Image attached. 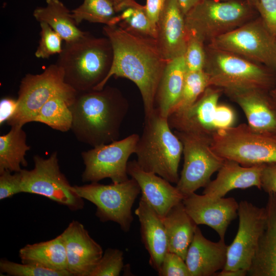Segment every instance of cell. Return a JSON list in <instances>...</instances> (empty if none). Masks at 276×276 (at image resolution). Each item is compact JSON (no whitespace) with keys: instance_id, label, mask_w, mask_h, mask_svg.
Wrapping results in <instances>:
<instances>
[{"instance_id":"cell-1","label":"cell","mask_w":276,"mask_h":276,"mask_svg":"<svg viewBox=\"0 0 276 276\" xmlns=\"http://www.w3.org/2000/svg\"><path fill=\"white\" fill-rule=\"evenodd\" d=\"M103 33L111 42L113 61L107 76L96 89L103 88L112 76L127 78L140 91L145 116L150 114L155 108L157 88L169 60L154 38L129 32L118 25H105Z\"/></svg>"},{"instance_id":"cell-2","label":"cell","mask_w":276,"mask_h":276,"mask_svg":"<svg viewBox=\"0 0 276 276\" xmlns=\"http://www.w3.org/2000/svg\"><path fill=\"white\" fill-rule=\"evenodd\" d=\"M69 107L73 118L71 130L76 139L95 147L119 140L129 105L119 89L105 86L77 92Z\"/></svg>"},{"instance_id":"cell-3","label":"cell","mask_w":276,"mask_h":276,"mask_svg":"<svg viewBox=\"0 0 276 276\" xmlns=\"http://www.w3.org/2000/svg\"><path fill=\"white\" fill-rule=\"evenodd\" d=\"M113 50L107 37H95L87 32L65 42L56 64L64 73L65 82L77 92L96 89L112 66Z\"/></svg>"},{"instance_id":"cell-4","label":"cell","mask_w":276,"mask_h":276,"mask_svg":"<svg viewBox=\"0 0 276 276\" xmlns=\"http://www.w3.org/2000/svg\"><path fill=\"white\" fill-rule=\"evenodd\" d=\"M134 154L137 164L143 170L177 183L182 144L172 132L168 118L155 108L150 114L145 116L142 134Z\"/></svg>"},{"instance_id":"cell-5","label":"cell","mask_w":276,"mask_h":276,"mask_svg":"<svg viewBox=\"0 0 276 276\" xmlns=\"http://www.w3.org/2000/svg\"><path fill=\"white\" fill-rule=\"evenodd\" d=\"M204 72L209 86L223 93L251 89L270 91L276 83V73L266 66L237 54L205 44Z\"/></svg>"},{"instance_id":"cell-6","label":"cell","mask_w":276,"mask_h":276,"mask_svg":"<svg viewBox=\"0 0 276 276\" xmlns=\"http://www.w3.org/2000/svg\"><path fill=\"white\" fill-rule=\"evenodd\" d=\"M211 148L223 159L245 167L276 164V132L257 131L246 123L216 130Z\"/></svg>"},{"instance_id":"cell-7","label":"cell","mask_w":276,"mask_h":276,"mask_svg":"<svg viewBox=\"0 0 276 276\" xmlns=\"http://www.w3.org/2000/svg\"><path fill=\"white\" fill-rule=\"evenodd\" d=\"M245 1L201 0L185 15L187 32L205 44L255 18Z\"/></svg>"},{"instance_id":"cell-8","label":"cell","mask_w":276,"mask_h":276,"mask_svg":"<svg viewBox=\"0 0 276 276\" xmlns=\"http://www.w3.org/2000/svg\"><path fill=\"white\" fill-rule=\"evenodd\" d=\"M77 91L67 84L62 69L56 63L49 65L39 74H27L21 80L18 91L17 107L7 124L22 127L32 122L42 106L55 96L73 102Z\"/></svg>"},{"instance_id":"cell-9","label":"cell","mask_w":276,"mask_h":276,"mask_svg":"<svg viewBox=\"0 0 276 276\" xmlns=\"http://www.w3.org/2000/svg\"><path fill=\"white\" fill-rule=\"evenodd\" d=\"M72 189L80 197L96 205V215L101 221L114 222L124 232L130 230L133 220L132 207L141 192L134 179L131 178L122 182L110 185L98 182L75 185Z\"/></svg>"},{"instance_id":"cell-10","label":"cell","mask_w":276,"mask_h":276,"mask_svg":"<svg viewBox=\"0 0 276 276\" xmlns=\"http://www.w3.org/2000/svg\"><path fill=\"white\" fill-rule=\"evenodd\" d=\"M264 65L276 73V35L260 16L206 44Z\"/></svg>"},{"instance_id":"cell-11","label":"cell","mask_w":276,"mask_h":276,"mask_svg":"<svg viewBox=\"0 0 276 276\" xmlns=\"http://www.w3.org/2000/svg\"><path fill=\"white\" fill-rule=\"evenodd\" d=\"M182 144L183 165L176 188L184 198L205 187L225 159L211 148L212 137L174 131Z\"/></svg>"},{"instance_id":"cell-12","label":"cell","mask_w":276,"mask_h":276,"mask_svg":"<svg viewBox=\"0 0 276 276\" xmlns=\"http://www.w3.org/2000/svg\"><path fill=\"white\" fill-rule=\"evenodd\" d=\"M33 160V169L20 171L22 193L44 196L71 210L83 208V199L72 190V186L60 170L56 151L47 158L35 155Z\"/></svg>"},{"instance_id":"cell-13","label":"cell","mask_w":276,"mask_h":276,"mask_svg":"<svg viewBox=\"0 0 276 276\" xmlns=\"http://www.w3.org/2000/svg\"><path fill=\"white\" fill-rule=\"evenodd\" d=\"M140 135L132 134L110 143L101 145L83 151L85 165L82 174L83 182H98L109 178L112 183L127 180V164L129 157L135 153Z\"/></svg>"},{"instance_id":"cell-14","label":"cell","mask_w":276,"mask_h":276,"mask_svg":"<svg viewBox=\"0 0 276 276\" xmlns=\"http://www.w3.org/2000/svg\"><path fill=\"white\" fill-rule=\"evenodd\" d=\"M239 227L231 244L228 245L226 270L248 271L256 252L266 222L265 208L246 201L239 203Z\"/></svg>"},{"instance_id":"cell-15","label":"cell","mask_w":276,"mask_h":276,"mask_svg":"<svg viewBox=\"0 0 276 276\" xmlns=\"http://www.w3.org/2000/svg\"><path fill=\"white\" fill-rule=\"evenodd\" d=\"M223 90L209 86L189 107L170 113V127L174 131L212 137L217 130L215 125L216 109Z\"/></svg>"},{"instance_id":"cell-16","label":"cell","mask_w":276,"mask_h":276,"mask_svg":"<svg viewBox=\"0 0 276 276\" xmlns=\"http://www.w3.org/2000/svg\"><path fill=\"white\" fill-rule=\"evenodd\" d=\"M182 203L189 215L198 225H208L225 240L226 229L238 216L239 203L233 197L210 198L204 194L193 193L185 197Z\"/></svg>"},{"instance_id":"cell-17","label":"cell","mask_w":276,"mask_h":276,"mask_svg":"<svg viewBox=\"0 0 276 276\" xmlns=\"http://www.w3.org/2000/svg\"><path fill=\"white\" fill-rule=\"evenodd\" d=\"M61 235L65 247L67 270L72 276H89L103 254L101 245L77 221L71 222Z\"/></svg>"},{"instance_id":"cell-18","label":"cell","mask_w":276,"mask_h":276,"mask_svg":"<svg viewBox=\"0 0 276 276\" xmlns=\"http://www.w3.org/2000/svg\"><path fill=\"white\" fill-rule=\"evenodd\" d=\"M127 173L137 182L141 197L161 218L184 199L176 187L156 174L143 170L136 160L128 162Z\"/></svg>"},{"instance_id":"cell-19","label":"cell","mask_w":276,"mask_h":276,"mask_svg":"<svg viewBox=\"0 0 276 276\" xmlns=\"http://www.w3.org/2000/svg\"><path fill=\"white\" fill-rule=\"evenodd\" d=\"M156 29V40L168 60L184 56L188 32L185 15L177 0H165Z\"/></svg>"},{"instance_id":"cell-20","label":"cell","mask_w":276,"mask_h":276,"mask_svg":"<svg viewBox=\"0 0 276 276\" xmlns=\"http://www.w3.org/2000/svg\"><path fill=\"white\" fill-rule=\"evenodd\" d=\"M224 93L241 108L250 127L262 132H276V106L269 91L251 89Z\"/></svg>"},{"instance_id":"cell-21","label":"cell","mask_w":276,"mask_h":276,"mask_svg":"<svg viewBox=\"0 0 276 276\" xmlns=\"http://www.w3.org/2000/svg\"><path fill=\"white\" fill-rule=\"evenodd\" d=\"M228 245L225 240L211 241L197 226L185 259L191 276H214L225 267Z\"/></svg>"},{"instance_id":"cell-22","label":"cell","mask_w":276,"mask_h":276,"mask_svg":"<svg viewBox=\"0 0 276 276\" xmlns=\"http://www.w3.org/2000/svg\"><path fill=\"white\" fill-rule=\"evenodd\" d=\"M264 165L245 167L234 160L225 159L216 178L204 187L203 194L215 199L223 197L234 189L252 187L261 189V176Z\"/></svg>"},{"instance_id":"cell-23","label":"cell","mask_w":276,"mask_h":276,"mask_svg":"<svg viewBox=\"0 0 276 276\" xmlns=\"http://www.w3.org/2000/svg\"><path fill=\"white\" fill-rule=\"evenodd\" d=\"M141 225L142 242L149 255V264L157 272L168 251V240L162 218L141 197L135 210Z\"/></svg>"},{"instance_id":"cell-24","label":"cell","mask_w":276,"mask_h":276,"mask_svg":"<svg viewBox=\"0 0 276 276\" xmlns=\"http://www.w3.org/2000/svg\"><path fill=\"white\" fill-rule=\"evenodd\" d=\"M266 222L247 275L276 276V194H268Z\"/></svg>"},{"instance_id":"cell-25","label":"cell","mask_w":276,"mask_h":276,"mask_svg":"<svg viewBox=\"0 0 276 276\" xmlns=\"http://www.w3.org/2000/svg\"><path fill=\"white\" fill-rule=\"evenodd\" d=\"M188 69L184 56L168 61L159 81L155 98V108L168 118L181 95Z\"/></svg>"},{"instance_id":"cell-26","label":"cell","mask_w":276,"mask_h":276,"mask_svg":"<svg viewBox=\"0 0 276 276\" xmlns=\"http://www.w3.org/2000/svg\"><path fill=\"white\" fill-rule=\"evenodd\" d=\"M162 218L167 234L168 251L185 260L198 225L186 212L182 201L173 206Z\"/></svg>"},{"instance_id":"cell-27","label":"cell","mask_w":276,"mask_h":276,"mask_svg":"<svg viewBox=\"0 0 276 276\" xmlns=\"http://www.w3.org/2000/svg\"><path fill=\"white\" fill-rule=\"evenodd\" d=\"M19 256L22 263L36 264L57 271H68L61 234L49 241L25 245L19 250Z\"/></svg>"},{"instance_id":"cell-28","label":"cell","mask_w":276,"mask_h":276,"mask_svg":"<svg viewBox=\"0 0 276 276\" xmlns=\"http://www.w3.org/2000/svg\"><path fill=\"white\" fill-rule=\"evenodd\" d=\"M34 18L40 22L48 24L65 42L75 40L87 32L78 28L71 11L60 0H46V5L34 10Z\"/></svg>"},{"instance_id":"cell-29","label":"cell","mask_w":276,"mask_h":276,"mask_svg":"<svg viewBox=\"0 0 276 276\" xmlns=\"http://www.w3.org/2000/svg\"><path fill=\"white\" fill-rule=\"evenodd\" d=\"M26 141L27 134L19 126H12L7 133L0 136V172H18L22 170L21 166H27L25 155L31 147Z\"/></svg>"},{"instance_id":"cell-30","label":"cell","mask_w":276,"mask_h":276,"mask_svg":"<svg viewBox=\"0 0 276 276\" xmlns=\"http://www.w3.org/2000/svg\"><path fill=\"white\" fill-rule=\"evenodd\" d=\"M71 13L78 26L83 20L107 26L117 25L119 22L118 15L110 0H84Z\"/></svg>"},{"instance_id":"cell-31","label":"cell","mask_w":276,"mask_h":276,"mask_svg":"<svg viewBox=\"0 0 276 276\" xmlns=\"http://www.w3.org/2000/svg\"><path fill=\"white\" fill-rule=\"evenodd\" d=\"M72 114L67 101L61 96H55L40 108L33 122L45 124L61 131L71 130Z\"/></svg>"},{"instance_id":"cell-32","label":"cell","mask_w":276,"mask_h":276,"mask_svg":"<svg viewBox=\"0 0 276 276\" xmlns=\"http://www.w3.org/2000/svg\"><path fill=\"white\" fill-rule=\"evenodd\" d=\"M117 25L125 30L144 36L156 38L157 29L147 16L145 6L130 7L118 15Z\"/></svg>"},{"instance_id":"cell-33","label":"cell","mask_w":276,"mask_h":276,"mask_svg":"<svg viewBox=\"0 0 276 276\" xmlns=\"http://www.w3.org/2000/svg\"><path fill=\"white\" fill-rule=\"evenodd\" d=\"M208 86L209 77L204 70L188 71L180 98L169 114L191 105Z\"/></svg>"},{"instance_id":"cell-34","label":"cell","mask_w":276,"mask_h":276,"mask_svg":"<svg viewBox=\"0 0 276 276\" xmlns=\"http://www.w3.org/2000/svg\"><path fill=\"white\" fill-rule=\"evenodd\" d=\"M2 273L13 276H72L68 271H57L27 263H17L7 260L0 261Z\"/></svg>"},{"instance_id":"cell-35","label":"cell","mask_w":276,"mask_h":276,"mask_svg":"<svg viewBox=\"0 0 276 276\" xmlns=\"http://www.w3.org/2000/svg\"><path fill=\"white\" fill-rule=\"evenodd\" d=\"M123 266V251L118 249L108 248L89 276H118Z\"/></svg>"},{"instance_id":"cell-36","label":"cell","mask_w":276,"mask_h":276,"mask_svg":"<svg viewBox=\"0 0 276 276\" xmlns=\"http://www.w3.org/2000/svg\"><path fill=\"white\" fill-rule=\"evenodd\" d=\"M40 39L35 53V56L47 59L53 55L59 54L63 48L62 38L47 23L40 22Z\"/></svg>"},{"instance_id":"cell-37","label":"cell","mask_w":276,"mask_h":276,"mask_svg":"<svg viewBox=\"0 0 276 276\" xmlns=\"http://www.w3.org/2000/svg\"><path fill=\"white\" fill-rule=\"evenodd\" d=\"M205 44L199 38L188 33L184 57L188 71H199L204 70L206 61Z\"/></svg>"},{"instance_id":"cell-38","label":"cell","mask_w":276,"mask_h":276,"mask_svg":"<svg viewBox=\"0 0 276 276\" xmlns=\"http://www.w3.org/2000/svg\"><path fill=\"white\" fill-rule=\"evenodd\" d=\"M157 273L160 276H191L185 260L179 255L168 251Z\"/></svg>"},{"instance_id":"cell-39","label":"cell","mask_w":276,"mask_h":276,"mask_svg":"<svg viewBox=\"0 0 276 276\" xmlns=\"http://www.w3.org/2000/svg\"><path fill=\"white\" fill-rule=\"evenodd\" d=\"M20 171L15 172L14 174H12V172L8 170H4L0 172L1 200L22 193Z\"/></svg>"},{"instance_id":"cell-40","label":"cell","mask_w":276,"mask_h":276,"mask_svg":"<svg viewBox=\"0 0 276 276\" xmlns=\"http://www.w3.org/2000/svg\"><path fill=\"white\" fill-rule=\"evenodd\" d=\"M256 10L267 27L276 35V0H258Z\"/></svg>"},{"instance_id":"cell-41","label":"cell","mask_w":276,"mask_h":276,"mask_svg":"<svg viewBox=\"0 0 276 276\" xmlns=\"http://www.w3.org/2000/svg\"><path fill=\"white\" fill-rule=\"evenodd\" d=\"M261 188L267 194H276V164L264 165L261 176Z\"/></svg>"},{"instance_id":"cell-42","label":"cell","mask_w":276,"mask_h":276,"mask_svg":"<svg viewBox=\"0 0 276 276\" xmlns=\"http://www.w3.org/2000/svg\"><path fill=\"white\" fill-rule=\"evenodd\" d=\"M235 119L234 112L230 107L224 104L218 105L215 119L217 130L234 126Z\"/></svg>"},{"instance_id":"cell-43","label":"cell","mask_w":276,"mask_h":276,"mask_svg":"<svg viewBox=\"0 0 276 276\" xmlns=\"http://www.w3.org/2000/svg\"><path fill=\"white\" fill-rule=\"evenodd\" d=\"M17 107V99L7 97L0 102V124L9 120L15 112Z\"/></svg>"},{"instance_id":"cell-44","label":"cell","mask_w":276,"mask_h":276,"mask_svg":"<svg viewBox=\"0 0 276 276\" xmlns=\"http://www.w3.org/2000/svg\"><path fill=\"white\" fill-rule=\"evenodd\" d=\"M163 0H146L145 6L146 13L151 22L156 26L163 9Z\"/></svg>"},{"instance_id":"cell-45","label":"cell","mask_w":276,"mask_h":276,"mask_svg":"<svg viewBox=\"0 0 276 276\" xmlns=\"http://www.w3.org/2000/svg\"><path fill=\"white\" fill-rule=\"evenodd\" d=\"M113 4L117 13L122 12L130 7H139L141 5L135 0H110Z\"/></svg>"},{"instance_id":"cell-46","label":"cell","mask_w":276,"mask_h":276,"mask_svg":"<svg viewBox=\"0 0 276 276\" xmlns=\"http://www.w3.org/2000/svg\"><path fill=\"white\" fill-rule=\"evenodd\" d=\"M185 15L201 0H177Z\"/></svg>"},{"instance_id":"cell-47","label":"cell","mask_w":276,"mask_h":276,"mask_svg":"<svg viewBox=\"0 0 276 276\" xmlns=\"http://www.w3.org/2000/svg\"><path fill=\"white\" fill-rule=\"evenodd\" d=\"M247 271L243 270H221L220 272H217L214 275L216 276H245L247 275Z\"/></svg>"},{"instance_id":"cell-48","label":"cell","mask_w":276,"mask_h":276,"mask_svg":"<svg viewBox=\"0 0 276 276\" xmlns=\"http://www.w3.org/2000/svg\"><path fill=\"white\" fill-rule=\"evenodd\" d=\"M269 94L276 106V83L274 87L269 91Z\"/></svg>"},{"instance_id":"cell-49","label":"cell","mask_w":276,"mask_h":276,"mask_svg":"<svg viewBox=\"0 0 276 276\" xmlns=\"http://www.w3.org/2000/svg\"><path fill=\"white\" fill-rule=\"evenodd\" d=\"M216 1H226V0H216ZM244 1H245L248 4H249L251 7L255 8L256 10V8L258 4V0H244Z\"/></svg>"},{"instance_id":"cell-50","label":"cell","mask_w":276,"mask_h":276,"mask_svg":"<svg viewBox=\"0 0 276 276\" xmlns=\"http://www.w3.org/2000/svg\"><path fill=\"white\" fill-rule=\"evenodd\" d=\"M163 1H164V2L165 1V0H163Z\"/></svg>"}]
</instances>
